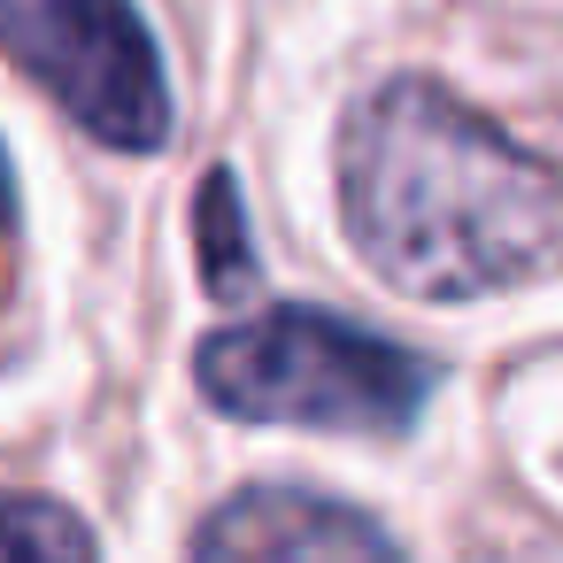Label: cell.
Segmentation results:
<instances>
[{
  "label": "cell",
  "instance_id": "cell-1",
  "mask_svg": "<svg viewBox=\"0 0 563 563\" xmlns=\"http://www.w3.org/2000/svg\"><path fill=\"white\" fill-rule=\"evenodd\" d=\"M340 217L394 294L478 301L555 263L563 170L432 78H394L347 109Z\"/></svg>",
  "mask_w": 563,
  "mask_h": 563
},
{
  "label": "cell",
  "instance_id": "cell-2",
  "mask_svg": "<svg viewBox=\"0 0 563 563\" xmlns=\"http://www.w3.org/2000/svg\"><path fill=\"white\" fill-rule=\"evenodd\" d=\"M201 394L247 424H309V432H409L432 363L332 317V309H263L224 324L194 355Z\"/></svg>",
  "mask_w": 563,
  "mask_h": 563
},
{
  "label": "cell",
  "instance_id": "cell-3",
  "mask_svg": "<svg viewBox=\"0 0 563 563\" xmlns=\"http://www.w3.org/2000/svg\"><path fill=\"white\" fill-rule=\"evenodd\" d=\"M9 63L101 147H163L170 86L132 0H0Z\"/></svg>",
  "mask_w": 563,
  "mask_h": 563
},
{
  "label": "cell",
  "instance_id": "cell-4",
  "mask_svg": "<svg viewBox=\"0 0 563 563\" xmlns=\"http://www.w3.org/2000/svg\"><path fill=\"white\" fill-rule=\"evenodd\" d=\"M194 563H401V548L340 501L255 486L194 532Z\"/></svg>",
  "mask_w": 563,
  "mask_h": 563
},
{
  "label": "cell",
  "instance_id": "cell-5",
  "mask_svg": "<svg viewBox=\"0 0 563 563\" xmlns=\"http://www.w3.org/2000/svg\"><path fill=\"white\" fill-rule=\"evenodd\" d=\"M201 263H209V294H240L255 278V247H247V217L224 170H209L201 186Z\"/></svg>",
  "mask_w": 563,
  "mask_h": 563
},
{
  "label": "cell",
  "instance_id": "cell-6",
  "mask_svg": "<svg viewBox=\"0 0 563 563\" xmlns=\"http://www.w3.org/2000/svg\"><path fill=\"white\" fill-rule=\"evenodd\" d=\"M9 563H101V555H93V532L63 501L16 494L9 501Z\"/></svg>",
  "mask_w": 563,
  "mask_h": 563
}]
</instances>
